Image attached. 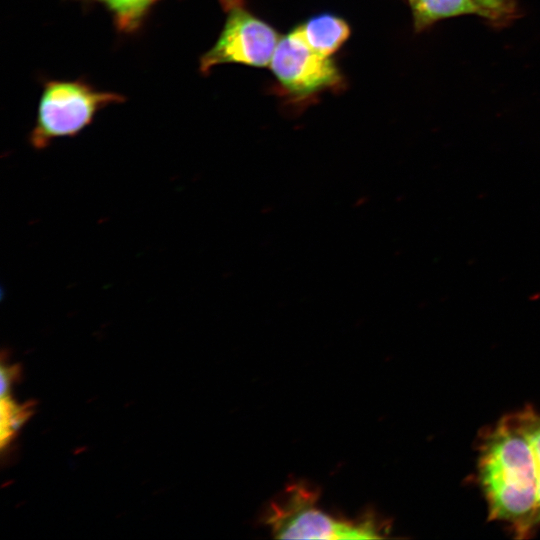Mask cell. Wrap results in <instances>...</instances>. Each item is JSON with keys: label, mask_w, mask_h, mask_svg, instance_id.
Instances as JSON below:
<instances>
[{"label": "cell", "mask_w": 540, "mask_h": 540, "mask_svg": "<svg viewBox=\"0 0 540 540\" xmlns=\"http://www.w3.org/2000/svg\"><path fill=\"white\" fill-rule=\"evenodd\" d=\"M477 476L490 520L515 538L540 528V409L504 415L480 437Z\"/></svg>", "instance_id": "obj_1"}, {"label": "cell", "mask_w": 540, "mask_h": 540, "mask_svg": "<svg viewBox=\"0 0 540 540\" xmlns=\"http://www.w3.org/2000/svg\"><path fill=\"white\" fill-rule=\"evenodd\" d=\"M319 493L304 483L289 485L265 513V524L274 537L290 539L363 540L384 537L383 525L374 515L356 520L337 518L317 506Z\"/></svg>", "instance_id": "obj_2"}, {"label": "cell", "mask_w": 540, "mask_h": 540, "mask_svg": "<svg viewBox=\"0 0 540 540\" xmlns=\"http://www.w3.org/2000/svg\"><path fill=\"white\" fill-rule=\"evenodd\" d=\"M120 101L119 94L95 90L81 81H50L40 97L30 142L43 149L56 138L74 136L100 109Z\"/></svg>", "instance_id": "obj_3"}, {"label": "cell", "mask_w": 540, "mask_h": 540, "mask_svg": "<svg viewBox=\"0 0 540 540\" xmlns=\"http://www.w3.org/2000/svg\"><path fill=\"white\" fill-rule=\"evenodd\" d=\"M227 17L214 46L206 52L200 69L207 73L220 64L267 66L279 42L277 32L249 12L240 0H221Z\"/></svg>", "instance_id": "obj_4"}, {"label": "cell", "mask_w": 540, "mask_h": 540, "mask_svg": "<svg viewBox=\"0 0 540 540\" xmlns=\"http://www.w3.org/2000/svg\"><path fill=\"white\" fill-rule=\"evenodd\" d=\"M270 64L280 84L296 98L336 87L342 81L335 64L315 52L298 27L279 40Z\"/></svg>", "instance_id": "obj_5"}, {"label": "cell", "mask_w": 540, "mask_h": 540, "mask_svg": "<svg viewBox=\"0 0 540 540\" xmlns=\"http://www.w3.org/2000/svg\"><path fill=\"white\" fill-rule=\"evenodd\" d=\"M298 29L307 44L326 57L335 53L350 35L348 24L332 14L314 16Z\"/></svg>", "instance_id": "obj_6"}, {"label": "cell", "mask_w": 540, "mask_h": 540, "mask_svg": "<svg viewBox=\"0 0 540 540\" xmlns=\"http://www.w3.org/2000/svg\"><path fill=\"white\" fill-rule=\"evenodd\" d=\"M415 27L423 29L438 20L449 17L477 14L481 11L472 0H409Z\"/></svg>", "instance_id": "obj_7"}, {"label": "cell", "mask_w": 540, "mask_h": 540, "mask_svg": "<svg viewBox=\"0 0 540 540\" xmlns=\"http://www.w3.org/2000/svg\"><path fill=\"white\" fill-rule=\"evenodd\" d=\"M106 5L121 29H134L156 0H95Z\"/></svg>", "instance_id": "obj_8"}, {"label": "cell", "mask_w": 540, "mask_h": 540, "mask_svg": "<svg viewBox=\"0 0 540 540\" xmlns=\"http://www.w3.org/2000/svg\"><path fill=\"white\" fill-rule=\"evenodd\" d=\"M32 414V404L17 405L10 397L1 398V444L8 443Z\"/></svg>", "instance_id": "obj_9"}, {"label": "cell", "mask_w": 540, "mask_h": 540, "mask_svg": "<svg viewBox=\"0 0 540 540\" xmlns=\"http://www.w3.org/2000/svg\"><path fill=\"white\" fill-rule=\"evenodd\" d=\"M481 11V16L494 21L508 19L514 8L511 0H472Z\"/></svg>", "instance_id": "obj_10"}, {"label": "cell", "mask_w": 540, "mask_h": 540, "mask_svg": "<svg viewBox=\"0 0 540 540\" xmlns=\"http://www.w3.org/2000/svg\"><path fill=\"white\" fill-rule=\"evenodd\" d=\"M20 373L19 367L16 365L1 366V398L10 397V388L12 383L17 379Z\"/></svg>", "instance_id": "obj_11"}]
</instances>
